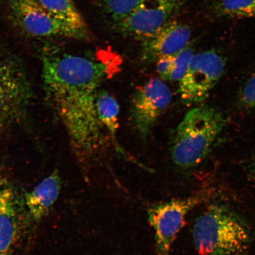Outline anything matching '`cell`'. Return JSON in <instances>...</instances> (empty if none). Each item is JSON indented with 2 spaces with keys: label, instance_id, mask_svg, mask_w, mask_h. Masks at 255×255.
<instances>
[{
  "label": "cell",
  "instance_id": "1",
  "mask_svg": "<svg viewBox=\"0 0 255 255\" xmlns=\"http://www.w3.org/2000/svg\"><path fill=\"white\" fill-rule=\"evenodd\" d=\"M110 71L109 63L52 48L43 54L47 100L65 128L76 160L85 170L104 152V126L98 116L96 98Z\"/></svg>",
  "mask_w": 255,
  "mask_h": 255
},
{
  "label": "cell",
  "instance_id": "2",
  "mask_svg": "<svg viewBox=\"0 0 255 255\" xmlns=\"http://www.w3.org/2000/svg\"><path fill=\"white\" fill-rule=\"evenodd\" d=\"M192 237L199 255H251L255 247L253 224L229 200L209 204L194 223Z\"/></svg>",
  "mask_w": 255,
  "mask_h": 255
},
{
  "label": "cell",
  "instance_id": "3",
  "mask_svg": "<svg viewBox=\"0 0 255 255\" xmlns=\"http://www.w3.org/2000/svg\"><path fill=\"white\" fill-rule=\"evenodd\" d=\"M225 123L222 112L210 105H197L188 111L171 142V159L175 166L184 170L198 166L211 151Z\"/></svg>",
  "mask_w": 255,
  "mask_h": 255
},
{
  "label": "cell",
  "instance_id": "4",
  "mask_svg": "<svg viewBox=\"0 0 255 255\" xmlns=\"http://www.w3.org/2000/svg\"><path fill=\"white\" fill-rule=\"evenodd\" d=\"M32 91L26 73L13 57L0 53V134L23 120Z\"/></svg>",
  "mask_w": 255,
  "mask_h": 255
},
{
  "label": "cell",
  "instance_id": "5",
  "mask_svg": "<svg viewBox=\"0 0 255 255\" xmlns=\"http://www.w3.org/2000/svg\"><path fill=\"white\" fill-rule=\"evenodd\" d=\"M213 193L203 190L184 199H175L152 205L148 220L154 233L156 255H170L172 245L186 224L188 214L212 198Z\"/></svg>",
  "mask_w": 255,
  "mask_h": 255
},
{
  "label": "cell",
  "instance_id": "6",
  "mask_svg": "<svg viewBox=\"0 0 255 255\" xmlns=\"http://www.w3.org/2000/svg\"><path fill=\"white\" fill-rule=\"evenodd\" d=\"M225 60L215 50L194 54L179 82L181 101L187 105L202 103L208 98L224 73Z\"/></svg>",
  "mask_w": 255,
  "mask_h": 255
},
{
  "label": "cell",
  "instance_id": "7",
  "mask_svg": "<svg viewBox=\"0 0 255 255\" xmlns=\"http://www.w3.org/2000/svg\"><path fill=\"white\" fill-rule=\"evenodd\" d=\"M28 224L23 202L8 178L0 174V255L19 253Z\"/></svg>",
  "mask_w": 255,
  "mask_h": 255
},
{
  "label": "cell",
  "instance_id": "8",
  "mask_svg": "<svg viewBox=\"0 0 255 255\" xmlns=\"http://www.w3.org/2000/svg\"><path fill=\"white\" fill-rule=\"evenodd\" d=\"M172 94L167 85L153 78L137 88L130 102V116L142 138H147L155 123L171 103Z\"/></svg>",
  "mask_w": 255,
  "mask_h": 255
},
{
  "label": "cell",
  "instance_id": "9",
  "mask_svg": "<svg viewBox=\"0 0 255 255\" xmlns=\"http://www.w3.org/2000/svg\"><path fill=\"white\" fill-rule=\"evenodd\" d=\"M182 0H146L126 18L117 22L116 28L127 36L144 40L170 21Z\"/></svg>",
  "mask_w": 255,
  "mask_h": 255
},
{
  "label": "cell",
  "instance_id": "10",
  "mask_svg": "<svg viewBox=\"0 0 255 255\" xmlns=\"http://www.w3.org/2000/svg\"><path fill=\"white\" fill-rule=\"evenodd\" d=\"M9 8L15 23L29 36L78 39L71 29L48 12L37 0H9Z\"/></svg>",
  "mask_w": 255,
  "mask_h": 255
},
{
  "label": "cell",
  "instance_id": "11",
  "mask_svg": "<svg viewBox=\"0 0 255 255\" xmlns=\"http://www.w3.org/2000/svg\"><path fill=\"white\" fill-rule=\"evenodd\" d=\"M190 37L188 25L170 20L153 36L143 40L142 58L151 63L162 57L175 55L189 45Z\"/></svg>",
  "mask_w": 255,
  "mask_h": 255
},
{
  "label": "cell",
  "instance_id": "12",
  "mask_svg": "<svg viewBox=\"0 0 255 255\" xmlns=\"http://www.w3.org/2000/svg\"><path fill=\"white\" fill-rule=\"evenodd\" d=\"M61 184L60 175L55 171L25 194L23 203L29 224H37L45 218L58 199Z\"/></svg>",
  "mask_w": 255,
  "mask_h": 255
},
{
  "label": "cell",
  "instance_id": "13",
  "mask_svg": "<svg viewBox=\"0 0 255 255\" xmlns=\"http://www.w3.org/2000/svg\"><path fill=\"white\" fill-rule=\"evenodd\" d=\"M39 4L74 33L78 39L89 40L91 38L84 18L73 0H37Z\"/></svg>",
  "mask_w": 255,
  "mask_h": 255
},
{
  "label": "cell",
  "instance_id": "14",
  "mask_svg": "<svg viewBox=\"0 0 255 255\" xmlns=\"http://www.w3.org/2000/svg\"><path fill=\"white\" fill-rule=\"evenodd\" d=\"M96 108L99 119L111 134L116 136L119 128L120 106L113 96L105 91H98L96 98Z\"/></svg>",
  "mask_w": 255,
  "mask_h": 255
},
{
  "label": "cell",
  "instance_id": "15",
  "mask_svg": "<svg viewBox=\"0 0 255 255\" xmlns=\"http://www.w3.org/2000/svg\"><path fill=\"white\" fill-rule=\"evenodd\" d=\"M216 9L225 17L255 18V0H219Z\"/></svg>",
  "mask_w": 255,
  "mask_h": 255
},
{
  "label": "cell",
  "instance_id": "16",
  "mask_svg": "<svg viewBox=\"0 0 255 255\" xmlns=\"http://www.w3.org/2000/svg\"><path fill=\"white\" fill-rule=\"evenodd\" d=\"M146 0H104L105 11L116 22L123 20Z\"/></svg>",
  "mask_w": 255,
  "mask_h": 255
},
{
  "label": "cell",
  "instance_id": "17",
  "mask_svg": "<svg viewBox=\"0 0 255 255\" xmlns=\"http://www.w3.org/2000/svg\"><path fill=\"white\" fill-rule=\"evenodd\" d=\"M193 48L190 44L174 55L173 69L169 81L180 82L186 73L193 55Z\"/></svg>",
  "mask_w": 255,
  "mask_h": 255
},
{
  "label": "cell",
  "instance_id": "18",
  "mask_svg": "<svg viewBox=\"0 0 255 255\" xmlns=\"http://www.w3.org/2000/svg\"><path fill=\"white\" fill-rule=\"evenodd\" d=\"M239 103L244 109L255 113V72L242 87L239 94Z\"/></svg>",
  "mask_w": 255,
  "mask_h": 255
},
{
  "label": "cell",
  "instance_id": "19",
  "mask_svg": "<svg viewBox=\"0 0 255 255\" xmlns=\"http://www.w3.org/2000/svg\"><path fill=\"white\" fill-rule=\"evenodd\" d=\"M174 55L162 57L157 61L156 66L157 72L161 79L164 81H169L173 69Z\"/></svg>",
  "mask_w": 255,
  "mask_h": 255
},
{
  "label": "cell",
  "instance_id": "20",
  "mask_svg": "<svg viewBox=\"0 0 255 255\" xmlns=\"http://www.w3.org/2000/svg\"><path fill=\"white\" fill-rule=\"evenodd\" d=\"M251 177L255 184V161L252 164L251 167Z\"/></svg>",
  "mask_w": 255,
  "mask_h": 255
}]
</instances>
